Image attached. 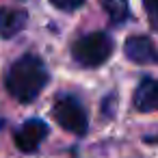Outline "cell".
<instances>
[{
    "mask_svg": "<svg viewBox=\"0 0 158 158\" xmlns=\"http://www.w3.org/2000/svg\"><path fill=\"white\" fill-rule=\"evenodd\" d=\"M123 52L134 63H156L158 61L156 46L152 44L149 37H130V39H126Z\"/></svg>",
    "mask_w": 158,
    "mask_h": 158,
    "instance_id": "5b68a950",
    "label": "cell"
},
{
    "mask_svg": "<svg viewBox=\"0 0 158 158\" xmlns=\"http://www.w3.org/2000/svg\"><path fill=\"white\" fill-rule=\"evenodd\" d=\"M152 141H158V136H156V139H152Z\"/></svg>",
    "mask_w": 158,
    "mask_h": 158,
    "instance_id": "8fae6325",
    "label": "cell"
},
{
    "mask_svg": "<svg viewBox=\"0 0 158 158\" xmlns=\"http://www.w3.org/2000/svg\"><path fill=\"white\" fill-rule=\"evenodd\" d=\"M48 82V72H46V65L39 56L35 54H24L20 56L7 72V91L22 104H28L33 102L41 89L46 87Z\"/></svg>",
    "mask_w": 158,
    "mask_h": 158,
    "instance_id": "6da1fadb",
    "label": "cell"
},
{
    "mask_svg": "<svg viewBox=\"0 0 158 158\" xmlns=\"http://www.w3.org/2000/svg\"><path fill=\"white\" fill-rule=\"evenodd\" d=\"M28 22V15L24 9H11V7H2L0 9V37L2 39H11L18 33L24 31Z\"/></svg>",
    "mask_w": 158,
    "mask_h": 158,
    "instance_id": "8992f818",
    "label": "cell"
},
{
    "mask_svg": "<svg viewBox=\"0 0 158 158\" xmlns=\"http://www.w3.org/2000/svg\"><path fill=\"white\" fill-rule=\"evenodd\" d=\"M50 2H52L56 9H61V11H76V9L82 7L85 0H50Z\"/></svg>",
    "mask_w": 158,
    "mask_h": 158,
    "instance_id": "30bf717a",
    "label": "cell"
},
{
    "mask_svg": "<svg viewBox=\"0 0 158 158\" xmlns=\"http://www.w3.org/2000/svg\"><path fill=\"white\" fill-rule=\"evenodd\" d=\"M143 7H145L149 26L154 31H158V0H143Z\"/></svg>",
    "mask_w": 158,
    "mask_h": 158,
    "instance_id": "9c48e42d",
    "label": "cell"
},
{
    "mask_svg": "<svg viewBox=\"0 0 158 158\" xmlns=\"http://www.w3.org/2000/svg\"><path fill=\"white\" fill-rule=\"evenodd\" d=\"M102 5H104V9H106V13H108V18H110L113 24H121L130 15L128 0H104Z\"/></svg>",
    "mask_w": 158,
    "mask_h": 158,
    "instance_id": "ba28073f",
    "label": "cell"
},
{
    "mask_svg": "<svg viewBox=\"0 0 158 158\" xmlns=\"http://www.w3.org/2000/svg\"><path fill=\"white\" fill-rule=\"evenodd\" d=\"M134 108L141 113L158 110V80L145 78L134 91Z\"/></svg>",
    "mask_w": 158,
    "mask_h": 158,
    "instance_id": "52a82bcc",
    "label": "cell"
},
{
    "mask_svg": "<svg viewBox=\"0 0 158 158\" xmlns=\"http://www.w3.org/2000/svg\"><path fill=\"white\" fill-rule=\"evenodd\" d=\"M46 134H48V123L46 121H41V119H28V121H24L15 130L13 139H15V145L22 152H35L39 147V143L46 139Z\"/></svg>",
    "mask_w": 158,
    "mask_h": 158,
    "instance_id": "277c9868",
    "label": "cell"
},
{
    "mask_svg": "<svg viewBox=\"0 0 158 158\" xmlns=\"http://www.w3.org/2000/svg\"><path fill=\"white\" fill-rule=\"evenodd\" d=\"M54 119L59 121L61 128H65L67 132H74L78 136L87 134L89 130V119H87V110L82 108V104L72 98V95H63L56 100L54 104Z\"/></svg>",
    "mask_w": 158,
    "mask_h": 158,
    "instance_id": "3957f363",
    "label": "cell"
},
{
    "mask_svg": "<svg viewBox=\"0 0 158 158\" xmlns=\"http://www.w3.org/2000/svg\"><path fill=\"white\" fill-rule=\"evenodd\" d=\"M110 54H113V39L102 31L89 33L76 39L72 46V56L82 67H98L104 61H108Z\"/></svg>",
    "mask_w": 158,
    "mask_h": 158,
    "instance_id": "7a4b0ae2",
    "label": "cell"
}]
</instances>
